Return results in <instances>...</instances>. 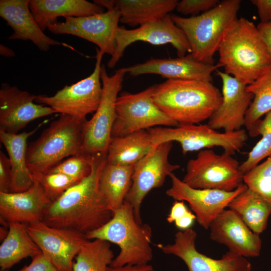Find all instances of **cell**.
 Returning a JSON list of instances; mask_svg holds the SVG:
<instances>
[{
	"mask_svg": "<svg viewBox=\"0 0 271 271\" xmlns=\"http://www.w3.org/2000/svg\"><path fill=\"white\" fill-rule=\"evenodd\" d=\"M197 233L190 228L178 231L172 244H158L166 254L181 258L189 271H251L250 262L245 257L228 251L220 259H214L196 248Z\"/></svg>",
	"mask_w": 271,
	"mask_h": 271,
	"instance_id": "e0dca14e",
	"label": "cell"
},
{
	"mask_svg": "<svg viewBox=\"0 0 271 271\" xmlns=\"http://www.w3.org/2000/svg\"><path fill=\"white\" fill-rule=\"evenodd\" d=\"M37 95L3 83L0 89V131L18 133L30 122L55 113L35 102Z\"/></svg>",
	"mask_w": 271,
	"mask_h": 271,
	"instance_id": "ac0fdd59",
	"label": "cell"
},
{
	"mask_svg": "<svg viewBox=\"0 0 271 271\" xmlns=\"http://www.w3.org/2000/svg\"><path fill=\"white\" fill-rule=\"evenodd\" d=\"M196 219L195 215L190 211L184 216L176 221L174 224L181 230H185L191 228Z\"/></svg>",
	"mask_w": 271,
	"mask_h": 271,
	"instance_id": "b9f144b4",
	"label": "cell"
},
{
	"mask_svg": "<svg viewBox=\"0 0 271 271\" xmlns=\"http://www.w3.org/2000/svg\"><path fill=\"white\" fill-rule=\"evenodd\" d=\"M211 240L226 245L229 251L240 256L257 257L260 253L261 240L232 210L224 209L212 222Z\"/></svg>",
	"mask_w": 271,
	"mask_h": 271,
	"instance_id": "44dd1931",
	"label": "cell"
},
{
	"mask_svg": "<svg viewBox=\"0 0 271 271\" xmlns=\"http://www.w3.org/2000/svg\"><path fill=\"white\" fill-rule=\"evenodd\" d=\"M240 0H224L211 10L189 18L171 15L185 34L196 60L214 64V55L225 35L238 19Z\"/></svg>",
	"mask_w": 271,
	"mask_h": 271,
	"instance_id": "5b68a950",
	"label": "cell"
},
{
	"mask_svg": "<svg viewBox=\"0 0 271 271\" xmlns=\"http://www.w3.org/2000/svg\"><path fill=\"white\" fill-rule=\"evenodd\" d=\"M86 121L61 114L31 142L27 147V162L32 173H47L64 158L83 153Z\"/></svg>",
	"mask_w": 271,
	"mask_h": 271,
	"instance_id": "8992f818",
	"label": "cell"
},
{
	"mask_svg": "<svg viewBox=\"0 0 271 271\" xmlns=\"http://www.w3.org/2000/svg\"><path fill=\"white\" fill-rule=\"evenodd\" d=\"M114 259L110 242L88 240L81 248L73 264V271H107Z\"/></svg>",
	"mask_w": 271,
	"mask_h": 271,
	"instance_id": "4dcf8cb0",
	"label": "cell"
},
{
	"mask_svg": "<svg viewBox=\"0 0 271 271\" xmlns=\"http://www.w3.org/2000/svg\"><path fill=\"white\" fill-rule=\"evenodd\" d=\"M153 149L147 129L121 137L111 138L106 152V163L120 166H134Z\"/></svg>",
	"mask_w": 271,
	"mask_h": 271,
	"instance_id": "484cf974",
	"label": "cell"
},
{
	"mask_svg": "<svg viewBox=\"0 0 271 271\" xmlns=\"http://www.w3.org/2000/svg\"><path fill=\"white\" fill-rule=\"evenodd\" d=\"M9 233V228L1 226L0 228V239L3 241L7 236Z\"/></svg>",
	"mask_w": 271,
	"mask_h": 271,
	"instance_id": "7dc6e473",
	"label": "cell"
},
{
	"mask_svg": "<svg viewBox=\"0 0 271 271\" xmlns=\"http://www.w3.org/2000/svg\"><path fill=\"white\" fill-rule=\"evenodd\" d=\"M85 235L89 240H104L119 246L120 252L112 261V267L148 264L153 257L152 228L137 220L132 207L126 201L106 224Z\"/></svg>",
	"mask_w": 271,
	"mask_h": 271,
	"instance_id": "277c9868",
	"label": "cell"
},
{
	"mask_svg": "<svg viewBox=\"0 0 271 271\" xmlns=\"http://www.w3.org/2000/svg\"><path fill=\"white\" fill-rule=\"evenodd\" d=\"M155 86H150L137 93L125 92L118 96L111 138L123 137L158 125L174 127L179 124L154 103L153 94Z\"/></svg>",
	"mask_w": 271,
	"mask_h": 271,
	"instance_id": "30bf717a",
	"label": "cell"
},
{
	"mask_svg": "<svg viewBox=\"0 0 271 271\" xmlns=\"http://www.w3.org/2000/svg\"><path fill=\"white\" fill-rule=\"evenodd\" d=\"M107 271H153V266L150 264L143 265H126L120 267H112L109 266Z\"/></svg>",
	"mask_w": 271,
	"mask_h": 271,
	"instance_id": "7bdbcfd3",
	"label": "cell"
},
{
	"mask_svg": "<svg viewBox=\"0 0 271 271\" xmlns=\"http://www.w3.org/2000/svg\"><path fill=\"white\" fill-rule=\"evenodd\" d=\"M219 2V0H182L178 2L176 9L182 14L196 16L211 10Z\"/></svg>",
	"mask_w": 271,
	"mask_h": 271,
	"instance_id": "8d00e7d4",
	"label": "cell"
},
{
	"mask_svg": "<svg viewBox=\"0 0 271 271\" xmlns=\"http://www.w3.org/2000/svg\"><path fill=\"white\" fill-rule=\"evenodd\" d=\"M30 0H1L0 16L14 31L9 40H30L40 50L61 43L45 35L30 9Z\"/></svg>",
	"mask_w": 271,
	"mask_h": 271,
	"instance_id": "603a6c76",
	"label": "cell"
},
{
	"mask_svg": "<svg viewBox=\"0 0 271 271\" xmlns=\"http://www.w3.org/2000/svg\"><path fill=\"white\" fill-rule=\"evenodd\" d=\"M216 74L222 83L221 102L208 119L213 129L232 132L244 125L245 116L253 98L246 90V85L233 76L218 70Z\"/></svg>",
	"mask_w": 271,
	"mask_h": 271,
	"instance_id": "ffe728a7",
	"label": "cell"
},
{
	"mask_svg": "<svg viewBox=\"0 0 271 271\" xmlns=\"http://www.w3.org/2000/svg\"><path fill=\"white\" fill-rule=\"evenodd\" d=\"M116 49L107 66L113 68L123 55L125 49L137 41H143L154 45L170 44L174 47L179 57L191 53L189 43L183 31L179 28L168 14L164 17L142 25L139 28L126 29L119 27L116 34Z\"/></svg>",
	"mask_w": 271,
	"mask_h": 271,
	"instance_id": "4fadbf2b",
	"label": "cell"
},
{
	"mask_svg": "<svg viewBox=\"0 0 271 271\" xmlns=\"http://www.w3.org/2000/svg\"><path fill=\"white\" fill-rule=\"evenodd\" d=\"M246 90L253 95L245 116L244 126L249 132L263 115L271 111V66L246 86Z\"/></svg>",
	"mask_w": 271,
	"mask_h": 271,
	"instance_id": "1f68e13d",
	"label": "cell"
},
{
	"mask_svg": "<svg viewBox=\"0 0 271 271\" xmlns=\"http://www.w3.org/2000/svg\"><path fill=\"white\" fill-rule=\"evenodd\" d=\"M222 93L212 82L167 79L156 85L153 99L178 124H199L209 119L222 101Z\"/></svg>",
	"mask_w": 271,
	"mask_h": 271,
	"instance_id": "3957f363",
	"label": "cell"
},
{
	"mask_svg": "<svg viewBox=\"0 0 271 271\" xmlns=\"http://www.w3.org/2000/svg\"><path fill=\"white\" fill-rule=\"evenodd\" d=\"M41 252L28 229L27 224L10 222L9 233L0 246L1 271H7L22 259Z\"/></svg>",
	"mask_w": 271,
	"mask_h": 271,
	"instance_id": "4316f807",
	"label": "cell"
},
{
	"mask_svg": "<svg viewBox=\"0 0 271 271\" xmlns=\"http://www.w3.org/2000/svg\"><path fill=\"white\" fill-rule=\"evenodd\" d=\"M257 9L260 23H271V0H251Z\"/></svg>",
	"mask_w": 271,
	"mask_h": 271,
	"instance_id": "ab89813d",
	"label": "cell"
},
{
	"mask_svg": "<svg viewBox=\"0 0 271 271\" xmlns=\"http://www.w3.org/2000/svg\"><path fill=\"white\" fill-rule=\"evenodd\" d=\"M243 182L248 189L271 203V157L245 173Z\"/></svg>",
	"mask_w": 271,
	"mask_h": 271,
	"instance_id": "836d02e7",
	"label": "cell"
},
{
	"mask_svg": "<svg viewBox=\"0 0 271 271\" xmlns=\"http://www.w3.org/2000/svg\"><path fill=\"white\" fill-rule=\"evenodd\" d=\"M225 73L247 86L271 66V51L254 24L238 18L218 49Z\"/></svg>",
	"mask_w": 271,
	"mask_h": 271,
	"instance_id": "7a4b0ae2",
	"label": "cell"
},
{
	"mask_svg": "<svg viewBox=\"0 0 271 271\" xmlns=\"http://www.w3.org/2000/svg\"><path fill=\"white\" fill-rule=\"evenodd\" d=\"M257 27L271 51V23H259Z\"/></svg>",
	"mask_w": 271,
	"mask_h": 271,
	"instance_id": "ee69618b",
	"label": "cell"
},
{
	"mask_svg": "<svg viewBox=\"0 0 271 271\" xmlns=\"http://www.w3.org/2000/svg\"><path fill=\"white\" fill-rule=\"evenodd\" d=\"M28 231L57 271H73V260L89 240L76 230L50 226L43 221L27 225Z\"/></svg>",
	"mask_w": 271,
	"mask_h": 271,
	"instance_id": "5bb4252c",
	"label": "cell"
},
{
	"mask_svg": "<svg viewBox=\"0 0 271 271\" xmlns=\"http://www.w3.org/2000/svg\"><path fill=\"white\" fill-rule=\"evenodd\" d=\"M0 54L7 57H14L15 56V53L12 49L3 44L0 45Z\"/></svg>",
	"mask_w": 271,
	"mask_h": 271,
	"instance_id": "bcb514c9",
	"label": "cell"
},
{
	"mask_svg": "<svg viewBox=\"0 0 271 271\" xmlns=\"http://www.w3.org/2000/svg\"><path fill=\"white\" fill-rule=\"evenodd\" d=\"M40 182L49 197L54 201L78 181L61 173L32 174Z\"/></svg>",
	"mask_w": 271,
	"mask_h": 271,
	"instance_id": "d590c367",
	"label": "cell"
},
{
	"mask_svg": "<svg viewBox=\"0 0 271 271\" xmlns=\"http://www.w3.org/2000/svg\"><path fill=\"white\" fill-rule=\"evenodd\" d=\"M248 132L251 137L260 135L261 138L248 153L246 160L240 164L239 169L243 175L263 159L271 157V111L258 120Z\"/></svg>",
	"mask_w": 271,
	"mask_h": 271,
	"instance_id": "d6a6232c",
	"label": "cell"
},
{
	"mask_svg": "<svg viewBox=\"0 0 271 271\" xmlns=\"http://www.w3.org/2000/svg\"><path fill=\"white\" fill-rule=\"evenodd\" d=\"M154 149L166 142H176L185 155L214 147H221L224 152L233 155L244 145L247 134L243 129L220 132L208 124H179L174 127H154L147 129Z\"/></svg>",
	"mask_w": 271,
	"mask_h": 271,
	"instance_id": "52a82bcc",
	"label": "cell"
},
{
	"mask_svg": "<svg viewBox=\"0 0 271 271\" xmlns=\"http://www.w3.org/2000/svg\"><path fill=\"white\" fill-rule=\"evenodd\" d=\"M93 2L104 8H106L107 10L116 7L115 0H95Z\"/></svg>",
	"mask_w": 271,
	"mask_h": 271,
	"instance_id": "f6af8a7d",
	"label": "cell"
},
{
	"mask_svg": "<svg viewBox=\"0 0 271 271\" xmlns=\"http://www.w3.org/2000/svg\"><path fill=\"white\" fill-rule=\"evenodd\" d=\"M221 65L209 64L195 59L191 54L175 58H151L147 61L123 68L130 76L153 74L167 79L195 80L212 82V74Z\"/></svg>",
	"mask_w": 271,
	"mask_h": 271,
	"instance_id": "7402d4cb",
	"label": "cell"
},
{
	"mask_svg": "<svg viewBox=\"0 0 271 271\" xmlns=\"http://www.w3.org/2000/svg\"><path fill=\"white\" fill-rule=\"evenodd\" d=\"M190 210L184 201L175 200L173 203L169 214L167 216V221L170 223H174L176 221L184 216Z\"/></svg>",
	"mask_w": 271,
	"mask_h": 271,
	"instance_id": "60d3db41",
	"label": "cell"
},
{
	"mask_svg": "<svg viewBox=\"0 0 271 271\" xmlns=\"http://www.w3.org/2000/svg\"><path fill=\"white\" fill-rule=\"evenodd\" d=\"M30 9L44 32L60 17H79L104 12V8L85 0H30Z\"/></svg>",
	"mask_w": 271,
	"mask_h": 271,
	"instance_id": "cb8c5ba5",
	"label": "cell"
},
{
	"mask_svg": "<svg viewBox=\"0 0 271 271\" xmlns=\"http://www.w3.org/2000/svg\"><path fill=\"white\" fill-rule=\"evenodd\" d=\"M171 186L166 195L177 201H186L196 216V220L204 229H208L212 222L232 200L247 187L242 183L236 189L226 191L217 189L192 188L173 173L170 175Z\"/></svg>",
	"mask_w": 271,
	"mask_h": 271,
	"instance_id": "2e32d148",
	"label": "cell"
},
{
	"mask_svg": "<svg viewBox=\"0 0 271 271\" xmlns=\"http://www.w3.org/2000/svg\"><path fill=\"white\" fill-rule=\"evenodd\" d=\"M44 123L29 132L15 134L0 131V140L8 152L11 165L10 192L26 191L34 182L33 174L27 162V140Z\"/></svg>",
	"mask_w": 271,
	"mask_h": 271,
	"instance_id": "d4e9b609",
	"label": "cell"
},
{
	"mask_svg": "<svg viewBox=\"0 0 271 271\" xmlns=\"http://www.w3.org/2000/svg\"><path fill=\"white\" fill-rule=\"evenodd\" d=\"M228 208L258 235L265 229L271 214V203L248 188L235 197Z\"/></svg>",
	"mask_w": 271,
	"mask_h": 271,
	"instance_id": "f1b7e54d",
	"label": "cell"
},
{
	"mask_svg": "<svg viewBox=\"0 0 271 271\" xmlns=\"http://www.w3.org/2000/svg\"><path fill=\"white\" fill-rule=\"evenodd\" d=\"M92 154L83 152L62 161L48 173H61L80 181L91 171Z\"/></svg>",
	"mask_w": 271,
	"mask_h": 271,
	"instance_id": "e575fe53",
	"label": "cell"
},
{
	"mask_svg": "<svg viewBox=\"0 0 271 271\" xmlns=\"http://www.w3.org/2000/svg\"><path fill=\"white\" fill-rule=\"evenodd\" d=\"M126 72L123 68L109 76L104 64L101 65L100 77L102 94L94 115L83 127L82 150L94 154L107 152L112 128L116 118L115 103Z\"/></svg>",
	"mask_w": 271,
	"mask_h": 271,
	"instance_id": "8fae6325",
	"label": "cell"
},
{
	"mask_svg": "<svg viewBox=\"0 0 271 271\" xmlns=\"http://www.w3.org/2000/svg\"><path fill=\"white\" fill-rule=\"evenodd\" d=\"M104 54L96 48L95 67L89 76L71 85L65 86L53 96L38 95L35 102L50 107L54 113L86 121V116L96 111L101 100L102 86L100 70Z\"/></svg>",
	"mask_w": 271,
	"mask_h": 271,
	"instance_id": "9c48e42d",
	"label": "cell"
},
{
	"mask_svg": "<svg viewBox=\"0 0 271 271\" xmlns=\"http://www.w3.org/2000/svg\"><path fill=\"white\" fill-rule=\"evenodd\" d=\"M172 147V142L162 143L134 165L131 187L125 201L131 205L135 217L141 223V207L146 195L162 187L167 176L180 168L169 161Z\"/></svg>",
	"mask_w": 271,
	"mask_h": 271,
	"instance_id": "7c38bea8",
	"label": "cell"
},
{
	"mask_svg": "<svg viewBox=\"0 0 271 271\" xmlns=\"http://www.w3.org/2000/svg\"><path fill=\"white\" fill-rule=\"evenodd\" d=\"M12 169L10 160L3 152H0V192H11Z\"/></svg>",
	"mask_w": 271,
	"mask_h": 271,
	"instance_id": "74e56055",
	"label": "cell"
},
{
	"mask_svg": "<svg viewBox=\"0 0 271 271\" xmlns=\"http://www.w3.org/2000/svg\"><path fill=\"white\" fill-rule=\"evenodd\" d=\"M120 18L116 6L101 14L65 18V21L57 22L47 29L54 34L71 35L87 40L96 44L104 54L111 56L116 49L115 37Z\"/></svg>",
	"mask_w": 271,
	"mask_h": 271,
	"instance_id": "9a60e30c",
	"label": "cell"
},
{
	"mask_svg": "<svg viewBox=\"0 0 271 271\" xmlns=\"http://www.w3.org/2000/svg\"><path fill=\"white\" fill-rule=\"evenodd\" d=\"M34 180L33 185L26 191L0 192V222L3 226L9 228L10 222L28 225L43 221L53 201L39 180Z\"/></svg>",
	"mask_w": 271,
	"mask_h": 271,
	"instance_id": "d6986e66",
	"label": "cell"
},
{
	"mask_svg": "<svg viewBox=\"0 0 271 271\" xmlns=\"http://www.w3.org/2000/svg\"><path fill=\"white\" fill-rule=\"evenodd\" d=\"M19 271H57L52 264L44 256L42 252L32 258L28 265H25Z\"/></svg>",
	"mask_w": 271,
	"mask_h": 271,
	"instance_id": "f35d334b",
	"label": "cell"
},
{
	"mask_svg": "<svg viewBox=\"0 0 271 271\" xmlns=\"http://www.w3.org/2000/svg\"><path fill=\"white\" fill-rule=\"evenodd\" d=\"M133 168L106 163L102 169L99 187L113 212L122 205L130 189Z\"/></svg>",
	"mask_w": 271,
	"mask_h": 271,
	"instance_id": "f546056e",
	"label": "cell"
},
{
	"mask_svg": "<svg viewBox=\"0 0 271 271\" xmlns=\"http://www.w3.org/2000/svg\"><path fill=\"white\" fill-rule=\"evenodd\" d=\"M239 166L231 155L224 152L217 154L212 150L204 149L188 161L182 180L193 188L232 191L243 183Z\"/></svg>",
	"mask_w": 271,
	"mask_h": 271,
	"instance_id": "ba28073f",
	"label": "cell"
},
{
	"mask_svg": "<svg viewBox=\"0 0 271 271\" xmlns=\"http://www.w3.org/2000/svg\"><path fill=\"white\" fill-rule=\"evenodd\" d=\"M106 153L92 154V168L86 177L70 187L47 208L43 222L86 235L106 224L113 216L99 187Z\"/></svg>",
	"mask_w": 271,
	"mask_h": 271,
	"instance_id": "6da1fadb",
	"label": "cell"
},
{
	"mask_svg": "<svg viewBox=\"0 0 271 271\" xmlns=\"http://www.w3.org/2000/svg\"><path fill=\"white\" fill-rule=\"evenodd\" d=\"M177 0H115L120 22L135 27L159 20L176 9Z\"/></svg>",
	"mask_w": 271,
	"mask_h": 271,
	"instance_id": "83f0119b",
	"label": "cell"
}]
</instances>
